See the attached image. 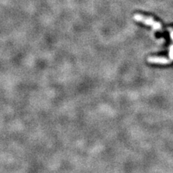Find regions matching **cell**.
Wrapping results in <instances>:
<instances>
[{
  "mask_svg": "<svg viewBox=\"0 0 173 173\" xmlns=\"http://www.w3.org/2000/svg\"><path fill=\"white\" fill-rule=\"evenodd\" d=\"M170 37L171 39L173 41V29H171L170 30Z\"/></svg>",
  "mask_w": 173,
  "mask_h": 173,
  "instance_id": "obj_4",
  "label": "cell"
},
{
  "mask_svg": "<svg viewBox=\"0 0 173 173\" xmlns=\"http://www.w3.org/2000/svg\"><path fill=\"white\" fill-rule=\"evenodd\" d=\"M169 59L170 60V62H173V45H171L170 48V53H169Z\"/></svg>",
  "mask_w": 173,
  "mask_h": 173,
  "instance_id": "obj_3",
  "label": "cell"
},
{
  "mask_svg": "<svg viewBox=\"0 0 173 173\" xmlns=\"http://www.w3.org/2000/svg\"><path fill=\"white\" fill-rule=\"evenodd\" d=\"M148 62L151 63H154V64H167L171 63L170 60L169 58H166L164 57H149Z\"/></svg>",
  "mask_w": 173,
  "mask_h": 173,
  "instance_id": "obj_2",
  "label": "cell"
},
{
  "mask_svg": "<svg viewBox=\"0 0 173 173\" xmlns=\"http://www.w3.org/2000/svg\"><path fill=\"white\" fill-rule=\"evenodd\" d=\"M133 19L136 21L140 22L142 23L143 24L148 25L152 27L153 30L157 31H162V25L160 24L159 22L154 20V19L151 17H147L144 15H140V14H135L133 16Z\"/></svg>",
  "mask_w": 173,
  "mask_h": 173,
  "instance_id": "obj_1",
  "label": "cell"
}]
</instances>
